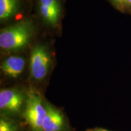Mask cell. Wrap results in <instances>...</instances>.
<instances>
[{"label": "cell", "mask_w": 131, "mask_h": 131, "mask_svg": "<svg viewBox=\"0 0 131 131\" xmlns=\"http://www.w3.org/2000/svg\"><path fill=\"white\" fill-rule=\"evenodd\" d=\"M86 131H109L107 130V129L100 128V127H95V128H91L88 129L86 130Z\"/></svg>", "instance_id": "cell-12"}, {"label": "cell", "mask_w": 131, "mask_h": 131, "mask_svg": "<svg viewBox=\"0 0 131 131\" xmlns=\"http://www.w3.org/2000/svg\"><path fill=\"white\" fill-rule=\"evenodd\" d=\"M112 4L115 8L123 12H126V0H110Z\"/></svg>", "instance_id": "cell-10"}, {"label": "cell", "mask_w": 131, "mask_h": 131, "mask_svg": "<svg viewBox=\"0 0 131 131\" xmlns=\"http://www.w3.org/2000/svg\"><path fill=\"white\" fill-rule=\"evenodd\" d=\"M52 63L51 53L46 46L38 45L32 49L29 59L30 87L41 92V84L48 78Z\"/></svg>", "instance_id": "cell-1"}, {"label": "cell", "mask_w": 131, "mask_h": 131, "mask_svg": "<svg viewBox=\"0 0 131 131\" xmlns=\"http://www.w3.org/2000/svg\"><path fill=\"white\" fill-rule=\"evenodd\" d=\"M126 12L131 14V0H126Z\"/></svg>", "instance_id": "cell-11"}, {"label": "cell", "mask_w": 131, "mask_h": 131, "mask_svg": "<svg viewBox=\"0 0 131 131\" xmlns=\"http://www.w3.org/2000/svg\"><path fill=\"white\" fill-rule=\"evenodd\" d=\"M46 99L42 92L35 88H28V95L23 118L30 131H42V124L47 114Z\"/></svg>", "instance_id": "cell-4"}, {"label": "cell", "mask_w": 131, "mask_h": 131, "mask_svg": "<svg viewBox=\"0 0 131 131\" xmlns=\"http://www.w3.org/2000/svg\"><path fill=\"white\" fill-rule=\"evenodd\" d=\"M28 95V88L15 86L0 90L1 116L18 119L23 117Z\"/></svg>", "instance_id": "cell-3"}, {"label": "cell", "mask_w": 131, "mask_h": 131, "mask_svg": "<svg viewBox=\"0 0 131 131\" xmlns=\"http://www.w3.org/2000/svg\"><path fill=\"white\" fill-rule=\"evenodd\" d=\"M17 119L1 116L0 131H19V126Z\"/></svg>", "instance_id": "cell-9"}, {"label": "cell", "mask_w": 131, "mask_h": 131, "mask_svg": "<svg viewBox=\"0 0 131 131\" xmlns=\"http://www.w3.org/2000/svg\"><path fill=\"white\" fill-rule=\"evenodd\" d=\"M26 60L21 55H10L7 57L1 64L3 74L11 79H16L21 77L26 68Z\"/></svg>", "instance_id": "cell-7"}, {"label": "cell", "mask_w": 131, "mask_h": 131, "mask_svg": "<svg viewBox=\"0 0 131 131\" xmlns=\"http://www.w3.org/2000/svg\"><path fill=\"white\" fill-rule=\"evenodd\" d=\"M38 9L42 20L52 27H56L61 14L60 0H39Z\"/></svg>", "instance_id": "cell-6"}, {"label": "cell", "mask_w": 131, "mask_h": 131, "mask_svg": "<svg viewBox=\"0 0 131 131\" xmlns=\"http://www.w3.org/2000/svg\"><path fill=\"white\" fill-rule=\"evenodd\" d=\"M19 7V0H0V19L7 20L14 16Z\"/></svg>", "instance_id": "cell-8"}, {"label": "cell", "mask_w": 131, "mask_h": 131, "mask_svg": "<svg viewBox=\"0 0 131 131\" xmlns=\"http://www.w3.org/2000/svg\"><path fill=\"white\" fill-rule=\"evenodd\" d=\"M47 114L42 124V131H72L64 113L46 100Z\"/></svg>", "instance_id": "cell-5"}, {"label": "cell", "mask_w": 131, "mask_h": 131, "mask_svg": "<svg viewBox=\"0 0 131 131\" xmlns=\"http://www.w3.org/2000/svg\"><path fill=\"white\" fill-rule=\"evenodd\" d=\"M34 24L24 20L1 30L0 47L7 52H17L29 45L34 34Z\"/></svg>", "instance_id": "cell-2"}]
</instances>
